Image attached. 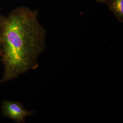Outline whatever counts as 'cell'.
<instances>
[{
	"mask_svg": "<svg viewBox=\"0 0 123 123\" xmlns=\"http://www.w3.org/2000/svg\"><path fill=\"white\" fill-rule=\"evenodd\" d=\"M38 12L21 6L0 25V52L4 67L1 83L8 81L39 66L38 59L46 47L47 31L39 22Z\"/></svg>",
	"mask_w": 123,
	"mask_h": 123,
	"instance_id": "6da1fadb",
	"label": "cell"
},
{
	"mask_svg": "<svg viewBox=\"0 0 123 123\" xmlns=\"http://www.w3.org/2000/svg\"><path fill=\"white\" fill-rule=\"evenodd\" d=\"M2 114L6 117L13 120L17 123H25V120L27 117L36 112L25 109L19 102L4 100L1 105Z\"/></svg>",
	"mask_w": 123,
	"mask_h": 123,
	"instance_id": "7a4b0ae2",
	"label": "cell"
},
{
	"mask_svg": "<svg viewBox=\"0 0 123 123\" xmlns=\"http://www.w3.org/2000/svg\"><path fill=\"white\" fill-rule=\"evenodd\" d=\"M109 9L120 22H123V0H110L107 3Z\"/></svg>",
	"mask_w": 123,
	"mask_h": 123,
	"instance_id": "3957f363",
	"label": "cell"
},
{
	"mask_svg": "<svg viewBox=\"0 0 123 123\" xmlns=\"http://www.w3.org/2000/svg\"><path fill=\"white\" fill-rule=\"evenodd\" d=\"M96 1L100 3H105L106 4L110 0H95Z\"/></svg>",
	"mask_w": 123,
	"mask_h": 123,
	"instance_id": "277c9868",
	"label": "cell"
},
{
	"mask_svg": "<svg viewBox=\"0 0 123 123\" xmlns=\"http://www.w3.org/2000/svg\"><path fill=\"white\" fill-rule=\"evenodd\" d=\"M1 17H2V16L0 15V25L1 21Z\"/></svg>",
	"mask_w": 123,
	"mask_h": 123,
	"instance_id": "5b68a950",
	"label": "cell"
}]
</instances>
